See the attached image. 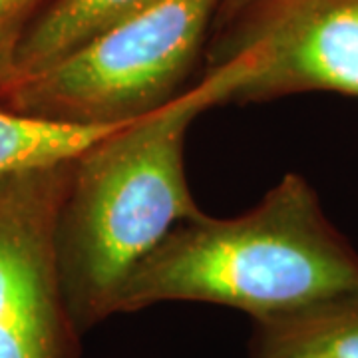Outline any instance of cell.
<instances>
[{
  "instance_id": "cell-9",
  "label": "cell",
  "mask_w": 358,
  "mask_h": 358,
  "mask_svg": "<svg viewBox=\"0 0 358 358\" xmlns=\"http://www.w3.org/2000/svg\"><path fill=\"white\" fill-rule=\"evenodd\" d=\"M52 0H0V84L8 76L13 54L28 26Z\"/></svg>"
},
{
  "instance_id": "cell-1",
  "label": "cell",
  "mask_w": 358,
  "mask_h": 358,
  "mask_svg": "<svg viewBox=\"0 0 358 358\" xmlns=\"http://www.w3.org/2000/svg\"><path fill=\"white\" fill-rule=\"evenodd\" d=\"M358 291V253L327 217L301 173L237 217L179 223L122 287L115 315L162 303L237 308L257 322L285 319Z\"/></svg>"
},
{
  "instance_id": "cell-3",
  "label": "cell",
  "mask_w": 358,
  "mask_h": 358,
  "mask_svg": "<svg viewBox=\"0 0 358 358\" xmlns=\"http://www.w3.org/2000/svg\"><path fill=\"white\" fill-rule=\"evenodd\" d=\"M221 0H155L50 66L0 88V108L52 124L120 128L173 102Z\"/></svg>"
},
{
  "instance_id": "cell-2",
  "label": "cell",
  "mask_w": 358,
  "mask_h": 358,
  "mask_svg": "<svg viewBox=\"0 0 358 358\" xmlns=\"http://www.w3.org/2000/svg\"><path fill=\"white\" fill-rule=\"evenodd\" d=\"M217 106H225V88L205 72L173 102L74 157L56 223V257L82 334L114 317L134 268L179 223L203 213L189 189L183 152L195 117Z\"/></svg>"
},
{
  "instance_id": "cell-8",
  "label": "cell",
  "mask_w": 358,
  "mask_h": 358,
  "mask_svg": "<svg viewBox=\"0 0 358 358\" xmlns=\"http://www.w3.org/2000/svg\"><path fill=\"white\" fill-rule=\"evenodd\" d=\"M114 129L52 124L0 108V173L72 159Z\"/></svg>"
},
{
  "instance_id": "cell-10",
  "label": "cell",
  "mask_w": 358,
  "mask_h": 358,
  "mask_svg": "<svg viewBox=\"0 0 358 358\" xmlns=\"http://www.w3.org/2000/svg\"><path fill=\"white\" fill-rule=\"evenodd\" d=\"M263 0H221L219 2L217 18H215V26L217 30L223 26H229L231 22H235L239 16H243L245 13H249L251 8H255L257 4H261Z\"/></svg>"
},
{
  "instance_id": "cell-5",
  "label": "cell",
  "mask_w": 358,
  "mask_h": 358,
  "mask_svg": "<svg viewBox=\"0 0 358 358\" xmlns=\"http://www.w3.org/2000/svg\"><path fill=\"white\" fill-rule=\"evenodd\" d=\"M72 162L0 173V358H80L56 257Z\"/></svg>"
},
{
  "instance_id": "cell-6",
  "label": "cell",
  "mask_w": 358,
  "mask_h": 358,
  "mask_svg": "<svg viewBox=\"0 0 358 358\" xmlns=\"http://www.w3.org/2000/svg\"><path fill=\"white\" fill-rule=\"evenodd\" d=\"M155 0H52L28 26L13 54L6 86L50 66L92 36Z\"/></svg>"
},
{
  "instance_id": "cell-7",
  "label": "cell",
  "mask_w": 358,
  "mask_h": 358,
  "mask_svg": "<svg viewBox=\"0 0 358 358\" xmlns=\"http://www.w3.org/2000/svg\"><path fill=\"white\" fill-rule=\"evenodd\" d=\"M249 358H358V291L257 322Z\"/></svg>"
},
{
  "instance_id": "cell-4",
  "label": "cell",
  "mask_w": 358,
  "mask_h": 358,
  "mask_svg": "<svg viewBox=\"0 0 358 358\" xmlns=\"http://www.w3.org/2000/svg\"><path fill=\"white\" fill-rule=\"evenodd\" d=\"M205 72L223 84L225 103L358 98V0H263L223 28Z\"/></svg>"
}]
</instances>
